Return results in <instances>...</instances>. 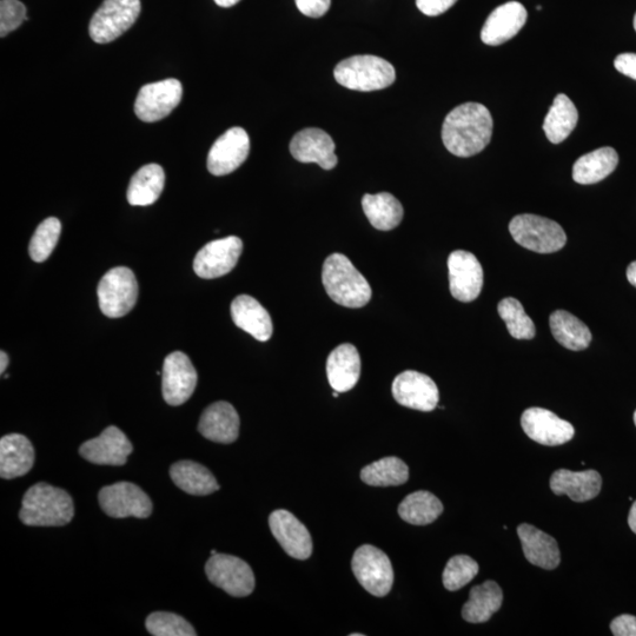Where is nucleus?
I'll return each mask as SVG.
<instances>
[{"label":"nucleus","mask_w":636,"mask_h":636,"mask_svg":"<svg viewBox=\"0 0 636 636\" xmlns=\"http://www.w3.org/2000/svg\"><path fill=\"white\" fill-rule=\"evenodd\" d=\"M494 122L485 105L465 103L450 111L442 127L445 147L457 157H472L492 141Z\"/></svg>","instance_id":"1"},{"label":"nucleus","mask_w":636,"mask_h":636,"mask_svg":"<svg viewBox=\"0 0 636 636\" xmlns=\"http://www.w3.org/2000/svg\"><path fill=\"white\" fill-rule=\"evenodd\" d=\"M75 507L64 489L41 482L31 487L23 498L19 519L26 526L61 527L74 519Z\"/></svg>","instance_id":"2"},{"label":"nucleus","mask_w":636,"mask_h":636,"mask_svg":"<svg viewBox=\"0 0 636 636\" xmlns=\"http://www.w3.org/2000/svg\"><path fill=\"white\" fill-rule=\"evenodd\" d=\"M322 282L327 294L342 307L359 309L371 300L370 284L347 256L330 255L323 264Z\"/></svg>","instance_id":"3"},{"label":"nucleus","mask_w":636,"mask_h":636,"mask_svg":"<svg viewBox=\"0 0 636 636\" xmlns=\"http://www.w3.org/2000/svg\"><path fill=\"white\" fill-rule=\"evenodd\" d=\"M336 82L344 88L370 92L389 88L396 79L394 66L386 59L362 55L344 59L334 71Z\"/></svg>","instance_id":"4"},{"label":"nucleus","mask_w":636,"mask_h":636,"mask_svg":"<svg viewBox=\"0 0 636 636\" xmlns=\"http://www.w3.org/2000/svg\"><path fill=\"white\" fill-rule=\"evenodd\" d=\"M509 231L514 241L534 253L553 254L565 247L567 235L559 223L549 218L523 214L513 218Z\"/></svg>","instance_id":"5"},{"label":"nucleus","mask_w":636,"mask_h":636,"mask_svg":"<svg viewBox=\"0 0 636 636\" xmlns=\"http://www.w3.org/2000/svg\"><path fill=\"white\" fill-rule=\"evenodd\" d=\"M141 10V0H104L89 25L92 41L98 44L116 41L136 23Z\"/></svg>","instance_id":"6"},{"label":"nucleus","mask_w":636,"mask_h":636,"mask_svg":"<svg viewBox=\"0 0 636 636\" xmlns=\"http://www.w3.org/2000/svg\"><path fill=\"white\" fill-rule=\"evenodd\" d=\"M98 303L102 313L110 318L123 317L136 306L138 283L132 270L117 267L106 273L99 282Z\"/></svg>","instance_id":"7"},{"label":"nucleus","mask_w":636,"mask_h":636,"mask_svg":"<svg viewBox=\"0 0 636 636\" xmlns=\"http://www.w3.org/2000/svg\"><path fill=\"white\" fill-rule=\"evenodd\" d=\"M351 568L357 581L371 595L383 598L392 591L393 565L381 549L370 545L361 546L353 556Z\"/></svg>","instance_id":"8"},{"label":"nucleus","mask_w":636,"mask_h":636,"mask_svg":"<svg viewBox=\"0 0 636 636\" xmlns=\"http://www.w3.org/2000/svg\"><path fill=\"white\" fill-rule=\"evenodd\" d=\"M212 585L235 598H244L254 592L255 576L247 562L233 555L215 554L205 566Z\"/></svg>","instance_id":"9"},{"label":"nucleus","mask_w":636,"mask_h":636,"mask_svg":"<svg viewBox=\"0 0 636 636\" xmlns=\"http://www.w3.org/2000/svg\"><path fill=\"white\" fill-rule=\"evenodd\" d=\"M182 97V83L175 78L144 85L136 98L135 114L143 122L162 121L180 105Z\"/></svg>","instance_id":"10"},{"label":"nucleus","mask_w":636,"mask_h":636,"mask_svg":"<svg viewBox=\"0 0 636 636\" xmlns=\"http://www.w3.org/2000/svg\"><path fill=\"white\" fill-rule=\"evenodd\" d=\"M104 513L115 519H147L152 513V502L141 488L130 482H118L104 487L98 495Z\"/></svg>","instance_id":"11"},{"label":"nucleus","mask_w":636,"mask_h":636,"mask_svg":"<svg viewBox=\"0 0 636 636\" xmlns=\"http://www.w3.org/2000/svg\"><path fill=\"white\" fill-rule=\"evenodd\" d=\"M243 242L241 238L229 236L209 242L198 251L194 260V270L197 276L204 280L222 277L236 267L242 255Z\"/></svg>","instance_id":"12"},{"label":"nucleus","mask_w":636,"mask_h":636,"mask_svg":"<svg viewBox=\"0 0 636 636\" xmlns=\"http://www.w3.org/2000/svg\"><path fill=\"white\" fill-rule=\"evenodd\" d=\"M449 287L455 300L473 302L480 296L483 287V269L476 256L465 250H456L449 255Z\"/></svg>","instance_id":"13"},{"label":"nucleus","mask_w":636,"mask_h":636,"mask_svg":"<svg viewBox=\"0 0 636 636\" xmlns=\"http://www.w3.org/2000/svg\"><path fill=\"white\" fill-rule=\"evenodd\" d=\"M392 392L394 399L403 407L433 412L440 401L439 388L429 376L419 371L407 370L396 376Z\"/></svg>","instance_id":"14"},{"label":"nucleus","mask_w":636,"mask_h":636,"mask_svg":"<svg viewBox=\"0 0 636 636\" xmlns=\"http://www.w3.org/2000/svg\"><path fill=\"white\" fill-rule=\"evenodd\" d=\"M163 397L170 406H181L194 394L197 371L189 357L181 351L167 356L163 364Z\"/></svg>","instance_id":"15"},{"label":"nucleus","mask_w":636,"mask_h":636,"mask_svg":"<svg viewBox=\"0 0 636 636\" xmlns=\"http://www.w3.org/2000/svg\"><path fill=\"white\" fill-rule=\"evenodd\" d=\"M521 426L529 439L543 446L565 445L575 435L571 423L560 419L551 410L538 407L529 408L522 414Z\"/></svg>","instance_id":"16"},{"label":"nucleus","mask_w":636,"mask_h":636,"mask_svg":"<svg viewBox=\"0 0 636 636\" xmlns=\"http://www.w3.org/2000/svg\"><path fill=\"white\" fill-rule=\"evenodd\" d=\"M250 138L242 128H231L212 145L208 155V170L214 176L231 174L247 161Z\"/></svg>","instance_id":"17"},{"label":"nucleus","mask_w":636,"mask_h":636,"mask_svg":"<svg viewBox=\"0 0 636 636\" xmlns=\"http://www.w3.org/2000/svg\"><path fill=\"white\" fill-rule=\"evenodd\" d=\"M271 533L291 558L307 560L313 553L309 530L288 510L277 509L269 516Z\"/></svg>","instance_id":"18"},{"label":"nucleus","mask_w":636,"mask_h":636,"mask_svg":"<svg viewBox=\"0 0 636 636\" xmlns=\"http://www.w3.org/2000/svg\"><path fill=\"white\" fill-rule=\"evenodd\" d=\"M131 442L121 429L111 426L96 437L83 443L79 454L91 463L101 466H124L132 453Z\"/></svg>","instance_id":"19"},{"label":"nucleus","mask_w":636,"mask_h":636,"mask_svg":"<svg viewBox=\"0 0 636 636\" xmlns=\"http://www.w3.org/2000/svg\"><path fill=\"white\" fill-rule=\"evenodd\" d=\"M336 145L326 131L317 128L304 129L290 143L291 155L301 163H316L324 170L334 169L339 162Z\"/></svg>","instance_id":"20"},{"label":"nucleus","mask_w":636,"mask_h":636,"mask_svg":"<svg viewBox=\"0 0 636 636\" xmlns=\"http://www.w3.org/2000/svg\"><path fill=\"white\" fill-rule=\"evenodd\" d=\"M528 18L527 10L519 2H508L496 8L481 31L482 42L490 46H498L510 41L525 26Z\"/></svg>","instance_id":"21"},{"label":"nucleus","mask_w":636,"mask_h":636,"mask_svg":"<svg viewBox=\"0 0 636 636\" xmlns=\"http://www.w3.org/2000/svg\"><path fill=\"white\" fill-rule=\"evenodd\" d=\"M240 424V416L234 406L220 401L204 410L198 423V432L212 442L229 445L238 439Z\"/></svg>","instance_id":"22"},{"label":"nucleus","mask_w":636,"mask_h":636,"mask_svg":"<svg viewBox=\"0 0 636 636\" xmlns=\"http://www.w3.org/2000/svg\"><path fill=\"white\" fill-rule=\"evenodd\" d=\"M327 375L335 392L347 393L361 376V357L353 344L344 343L331 351L327 361Z\"/></svg>","instance_id":"23"},{"label":"nucleus","mask_w":636,"mask_h":636,"mask_svg":"<svg viewBox=\"0 0 636 636\" xmlns=\"http://www.w3.org/2000/svg\"><path fill=\"white\" fill-rule=\"evenodd\" d=\"M231 317L238 328L257 341L267 342L273 336V321L262 304L248 295L237 296L231 303Z\"/></svg>","instance_id":"24"},{"label":"nucleus","mask_w":636,"mask_h":636,"mask_svg":"<svg viewBox=\"0 0 636 636\" xmlns=\"http://www.w3.org/2000/svg\"><path fill=\"white\" fill-rule=\"evenodd\" d=\"M35 465V449L28 437L10 434L0 440V476L16 479L30 472Z\"/></svg>","instance_id":"25"},{"label":"nucleus","mask_w":636,"mask_h":636,"mask_svg":"<svg viewBox=\"0 0 636 636\" xmlns=\"http://www.w3.org/2000/svg\"><path fill=\"white\" fill-rule=\"evenodd\" d=\"M518 535L523 553L532 565L547 571L559 567L561 553L558 542L551 535L527 523L518 527Z\"/></svg>","instance_id":"26"},{"label":"nucleus","mask_w":636,"mask_h":636,"mask_svg":"<svg viewBox=\"0 0 636 636\" xmlns=\"http://www.w3.org/2000/svg\"><path fill=\"white\" fill-rule=\"evenodd\" d=\"M602 477L596 470L572 472L559 469L551 477V488L555 495H567L574 502L591 501L601 492Z\"/></svg>","instance_id":"27"},{"label":"nucleus","mask_w":636,"mask_h":636,"mask_svg":"<svg viewBox=\"0 0 636 636\" xmlns=\"http://www.w3.org/2000/svg\"><path fill=\"white\" fill-rule=\"evenodd\" d=\"M503 593L495 581L483 582L472 588L469 600L462 608V618L470 624H485L499 612L502 606Z\"/></svg>","instance_id":"28"},{"label":"nucleus","mask_w":636,"mask_h":636,"mask_svg":"<svg viewBox=\"0 0 636 636\" xmlns=\"http://www.w3.org/2000/svg\"><path fill=\"white\" fill-rule=\"evenodd\" d=\"M619 155L611 147L600 148L581 156L574 163L573 180L588 185L604 181L618 167Z\"/></svg>","instance_id":"29"},{"label":"nucleus","mask_w":636,"mask_h":636,"mask_svg":"<svg viewBox=\"0 0 636 636\" xmlns=\"http://www.w3.org/2000/svg\"><path fill=\"white\" fill-rule=\"evenodd\" d=\"M170 476L178 488L190 495L205 496L220 489L210 470L194 461L175 463L170 469Z\"/></svg>","instance_id":"30"},{"label":"nucleus","mask_w":636,"mask_h":636,"mask_svg":"<svg viewBox=\"0 0 636 636\" xmlns=\"http://www.w3.org/2000/svg\"><path fill=\"white\" fill-rule=\"evenodd\" d=\"M165 185V172L161 165L148 164L139 169L131 178L128 202L134 207H147L156 203Z\"/></svg>","instance_id":"31"},{"label":"nucleus","mask_w":636,"mask_h":636,"mask_svg":"<svg viewBox=\"0 0 636 636\" xmlns=\"http://www.w3.org/2000/svg\"><path fill=\"white\" fill-rule=\"evenodd\" d=\"M362 208L369 222L377 230L389 231L403 220V207L399 200L388 192L376 195H364Z\"/></svg>","instance_id":"32"},{"label":"nucleus","mask_w":636,"mask_h":636,"mask_svg":"<svg viewBox=\"0 0 636 636\" xmlns=\"http://www.w3.org/2000/svg\"><path fill=\"white\" fill-rule=\"evenodd\" d=\"M549 326L555 340L569 350H585L592 342L591 330L568 311H554L549 317Z\"/></svg>","instance_id":"33"},{"label":"nucleus","mask_w":636,"mask_h":636,"mask_svg":"<svg viewBox=\"0 0 636 636\" xmlns=\"http://www.w3.org/2000/svg\"><path fill=\"white\" fill-rule=\"evenodd\" d=\"M578 121L579 112L574 103L567 95L559 94L545 118L543 131L549 142L560 144L572 134Z\"/></svg>","instance_id":"34"},{"label":"nucleus","mask_w":636,"mask_h":636,"mask_svg":"<svg viewBox=\"0 0 636 636\" xmlns=\"http://www.w3.org/2000/svg\"><path fill=\"white\" fill-rule=\"evenodd\" d=\"M442 513V502L426 490L408 495L399 506L401 519L414 526L430 525L439 519Z\"/></svg>","instance_id":"35"},{"label":"nucleus","mask_w":636,"mask_h":636,"mask_svg":"<svg viewBox=\"0 0 636 636\" xmlns=\"http://www.w3.org/2000/svg\"><path fill=\"white\" fill-rule=\"evenodd\" d=\"M361 479L373 487L401 486L409 479V468L399 457H384L364 467Z\"/></svg>","instance_id":"36"},{"label":"nucleus","mask_w":636,"mask_h":636,"mask_svg":"<svg viewBox=\"0 0 636 636\" xmlns=\"http://www.w3.org/2000/svg\"><path fill=\"white\" fill-rule=\"evenodd\" d=\"M499 315L505 321L509 334L516 340H532L536 334L535 324L523 309L520 301L513 297L503 298L498 306Z\"/></svg>","instance_id":"37"},{"label":"nucleus","mask_w":636,"mask_h":636,"mask_svg":"<svg viewBox=\"0 0 636 636\" xmlns=\"http://www.w3.org/2000/svg\"><path fill=\"white\" fill-rule=\"evenodd\" d=\"M62 234V223L58 218H46L33 234L30 242L29 253L33 261L42 263L48 260L55 250Z\"/></svg>","instance_id":"38"},{"label":"nucleus","mask_w":636,"mask_h":636,"mask_svg":"<svg viewBox=\"0 0 636 636\" xmlns=\"http://www.w3.org/2000/svg\"><path fill=\"white\" fill-rule=\"evenodd\" d=\"M479 569L477 562L470 556L456 555L448 561L443 572V585L450 592L459 591L475 578Z\"/></svg>","instance_id":"39"},{"label":"nucleus","mask_w":636,"mask_h":636,"mask_svg":"<svg viewBox=\"0 0 636 636\" xmlns=\"http://www.w3.org/2000/svg\"><path fill=\"white\" fill-rule=\"evenodd\" d=\"M148 632L155 636H196L197 633L187 620L174 613L156 612L145 622Z\"/></svg>","instance_id":"40"},{"label":"nucleus","mask_w":636,"mask_h":636,"mask_svg":"<svg viewBox=\"0 0 636 636\" xmlns=\"http://www.w3.org/2000/svg\"><path fill=\"white\" fill-rule=\"evenodd\" d=\"M29 21L26 17V8L19 0H2L0 2V36H8L23 24Z\"/></svg>","instance_id":"41"},{"label":"nucleus","mask_w":636,"mask_h":636,"mask_svg":"<svg viewBox=\"0 0 636 636\" xmlns=\"http://www.w3.org/2000/svg\"><path fill=\"white\" fill-rule=\"evenodd\" d=\"M295 2L297 9L310 18L323 17L331 5V0H295Z\"/></svg>","instance_id":"42"},{"label":"nucleus","mask_w":636,"mask_h":636,"mask_svg":"<svg viewBox=\"0 0 636 636\" xmlns=\"http://www.w3.org/2000/svg\"><path fill=\"white\" fill-rule=\"evenodd\" d=\"M457 0H416L417 9L429 17L440 16L448 11Z\"/></svg>","instance_id":"43"},{"label":"nucleus","mask_w":636,"mask_h":636,"mask_svg":"<svg viewBox=\"0 0 636 636\" xmlns=\"http://www.w3.org/2000/svg\"><path fill=\"white\" fill-rule=\"evenodd\" d=\"M611 631L615 636H636V616L624 614L612 621Z\"/></svg>","instance_id":"44"},{"label":"nucleus","mask_w":636,"mask_h":636,"mask_svg":"<svg viewBox=\"0 0 636 636\" xmlns=\"http://www.w3.org/2000/svg\"><path fill=\"white\" fill-rule=\"evenodd\" d=\"M614 66L620 74L636 81V53H621L615 58Z\"/></svg>","instance_id":"45"},{"label":"nucleus","mask_w":636,"mask_h":636,"mask_svg":"<svg viewBox=\"0 0 636 636\" xmlns=\"http://www.w3.org/2000/svg\"><path fill=\"white\" fill-rule=\"evenodd\" d=\"M627 280L636 288V261L628 265Z\"/></svg>","instance_id":"46"},{"label":"nucleus","mask_w":636,"mask_h":636,"mask_svg":"<svg viewBox=\"0 0 636 636\" xmlns=\"http://www.w3.org/2000/svg\"><path fill=\"white\" fill-rule=\"evenodd\" d=\"M628 525L633 530V533L636 534V501L633 503L631 512H629Z\"/></svg>","instance_id":"47"},{"label":"nucleus","mask_w":636,"mask_h":636,"mask_svg":"<svg viewBox=\"0 0 636 636\" xmlns=\"http://www.w3.org/2000/svg\"><path fill=\"white\" fill-rule=\"evenodd\" d=\"M8 366H9V356L8 354L5 353V351H2V353H0V373L4 374Z\"/></svg>","instance_id":"48"},{"label":"nucleus","mask_w":636,"mask_h":636,"mask_svg":"<svg viewBox=\"0 0 636 636\" xmlns=\"http://www.w3.org/2000/svg\"><path fill=\"white\" fill-rule=\"evenodd\" d=\"M214 2L221 6V8H231V6H235L237 3H240L241 0H214Z\"/></svg>","instance_id":"49"},{"label":"nucleus","mask_w":636,"mask_h":636,"mask_svg":"<svg viewBox=\"0 0 636 636\" xmlns=\"http://www.w3.org/2000/svg\"><path fill=\"white\" fill-rule=\"evenodd\" d=\"M634 29L636 31V13H635V16H634Z\"/></svg>","instance_id":"50"},{"label":"nucleus","mask_w":636,"mask_h":636,"mask_svg":"<svg viewBox=\"0 0 636 636\" xmlns=\"http://www.w3.org/2000/svg\"><path fill=\"white\" fill-rule=\"evenodd\" d=\"M634 423H635V426H636V410H635V413H634Z\"/></svg>","instance_id":"51"},{"label":"nucleus","mask_w":636,"mask_h":636,"mask_svg":"<svg viewBox=\"0 0 636 636\" xmlns=\"http://www.w3.org/2000/svg\"><path fill=\"white\" fill-rule=\"evenodd\" d=\"M215 554H217L216 551H211V555H215Z\"/></svg>","instance_id":"52"}]
</instances>
